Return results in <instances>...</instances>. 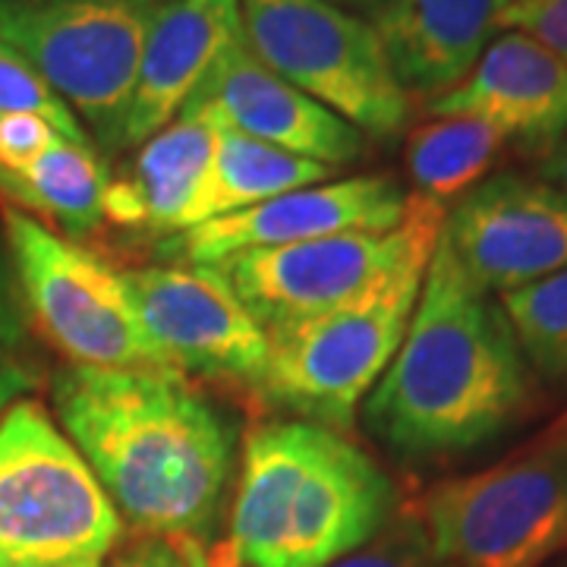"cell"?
Instances as JSON below:
<instances>
[{
  "label": "cell",
  "mask_w": 567,
  "mask_h": 567,
  "mask_svg": "<svg viewBox=\"0 0 567 567\" xmlns=\"http://www.w3.org/2000/svg\"><path fill=\"white\" fill-rule=\"evenodd\" d=\"M171 0H0V41L121 152L142 51Z\"/></svg>",
  "instance_id": "obj_6"
},
{
  "label": "cell",
  "mask_w": 567,
  "mask_h": 567,
  "mask_svg": "<svg viewBox=\"0 0 567 567\" xmlns=\"http://www.w3.org/2000/svg\"><path fill=\"white\" fill-rule=\"evenodd\" d=\"M511 0H388L372 17L388 61L410 99L454 89L502 29Z\"/></svg>",
  "instance_id": "obj_17"
},
{
  "label": "cell",
  "mask_w": 567,
  "mask_h": 567,
  "mask_svg": "<svg viewBox=\"0 0 567 567\" xmlns=\"http://www.w3.org/2000/svg\"><path fill=\"white\" fill-rule=\"evenodd\" d=\"M529 451H567V410L529 442Z\"/></svg>",
  "instance_id": "obj_30"
},
{
  "label": "cell",
  "mask_w": 567,
  "mask_h": 567,
  "mask_svg": "<svg viewBox=\"0 0 567 567\" xmlns=\"http://www.w3.org/2000/svg\"><path fill=\"white\" fill-rule=\"evenodd\" d=\"M502 29L524 32L567 63V0H511Z\"/></svg>",
  "instance_id": "obj_26"
},
{
  "label": "cell",
  "mask_w": 567,
  "mask_h": 567,
  "mask_svg": "<svg viewBox=\"0 0 567 567\" xmlns=\"http://www.w3.org/2000/svg\"><path fill=\"white\" fill-rule=\"evenodd\" d=\"M533 375L567 385V268L498 297Z\"/></svg>",
  "instance_id": "obj_22"
},
{
  "label": "cell",
  "mask_w": 567,
  "mask_h": 567,
  "mask_svg": "<svg viewBox=\"0 0 567 567\" xmlns=\"http://www.w3.org/2000/svg\"><path fill=\"white\" fill-rule=\"evenodd\" d=\"M324 181H334L331 167L287 155L275 145H265V142L224 126L215 162L208 167V177H205L196 203L189 205L177 234L189 230V227H199V224L240 215L246 208L278 199L284 193H293V189Z\"/></svg>",
  "instance_id": "obj_19"
},
{
  "label": "cell",
  "mask_w": 567,
  "mask_h": 567,
  "mask_svg": "<svg viewBox=\"0 0 567 567\" xmlns=\"http://www.w3.org/2000/svg\"><path fill=\"white\" fill-rule=\"evenodd\" d=\"M410 196L388 174H360L284 193L221 221L199 224L167 237L164 256L186 265H215L252 249L309 244L338 234H385L404 221Z\"/></svg>",
  "instance_id": "obj_12"
},
{
  "label": "cell",
  "mask_w": 567,
  "mask_h": 567,
  "mask_svg": "<svg viewBox=\"0 0 567 567\" xmlns=\"http://www.w3.org/2000/svg\"><path fill=\"white\" fill-rule=\"evenodd\" d=\"M439 567H546L567 555V451L442 480L416 498Z\"/></svg>",
  "instance_id": "obj_9"
},
{
  "label": "cell",
  "mask_w": 567,
  "mask_h": 567,
  "mask_svg": "<svg viewBox=\"0 0 567 567\" xmlns=\"http://www.w3.org/2000/svg\"><path fill=\"white\" fill-rule=\"evenodd\" d=\"M328 3L341 7V10H347V13H357V17H363V13L375 17V13L385 7L388 0H328Z\"/></svg>",
  "instance_id": "obj_32"
},
{
  "label": "cell",
  "mask_w": 567,
  "mask_h": 567,
  "mask_svg": "<svg viewBox=\"0 0 567 567\" xmlns=\"http://www.w3.org/2000/svg\"><path fill=\"white\" fill-rule=\"evenodd\" d=\"M3 244L25 316L70 365L174 369L145 331L126 275L114 265L10 205L3 208Z\"/></svg>",
  "instance_id": "obj_7"
},
{
  "label": "cell",
  "mask_w": 567,
  "mask_h": 567,
  "mask_svg": "<svg viewBox=\"0 0 567 567\" xmlns=\"http://www.w3.org/2000/svg\"><path fill=\"white\" fill-rule=\"evenodd\" d=\"M363 404L365 429L410 461L486 445L536 404L498 297L466 278L442 237L404 341Z\"/></svg>",
  "instance_id": "obj_2"
},
{
  "label": "cell",
  "mask_w": 567,
  "mask_h": 567,
  "mask_svg": "<svg viewBox=\"0 0 567 567\" xmlns=\"http://www.w3.org/2000/svg\"><path fill=\"white\" fill-rule=\"evenodd\" d=\"M63 136L35 114H0V171H22Z\"/></svg>",
  "instance_id": "obj_27"
},
{
  "label": "cell",
  "mask_w": 567,
  "mask_h": 567,
  "mask_svg": "<svg viewBox=\"0 0 567 567\" xmlns=\"http://www.w3.org/2000/svg\"><path fill=\"white\" fill-rule=\"evenodd\" d=\"M25 347H29V316L22 306L20 284H17L10 252L0 244V363L29 365L25 363Z\"/></svg>",
  "instance_id": "obj_28"
},
{
  "label": "cell",
  "mask_w": 567,
  "mask_h": 567,
  "mask_svg": "<svg viewBox=\"0 0 567 567\" xmlns=\"http://www.w3.org/2000/svg\"><path fill=\"white\" fill-rule=\"evenodd\" d=\"M240 13L252 54L363 136L388 142L410 126L413 99L372 22L328 0H240Z\"/></svg>",
  "instance_id": "obj_8"
},
{
  "label": "cell",
  "mask_w": 567,
  "mask_h": 567,
  "mask_svg": "<svg viewBox=\"0 0 567 567\" xmlns=\"http://www.w3.org/2000/svg\"><path fill=\"white\" fill-rule=\"evenodd\" d=\"M123 275L145 331L174 369L259 385L268 363V331L215 265H145Z\"/></svg>",
  "instance_id": "obj_10"
},
{
  "label": "cell",
  "mask_w": 567,
  "mask_h": 567,
  "mask_svg": "<svg viewBox=\"0 0 567 567\" xmlns=\"http://www.w3.org/2000/svg\"><path fill=\"white\" fill-rule=\"evenodd\" d=\"M425 114L483 121L546 162L567 140V63L524 32H502L464 80L425 102Z\"/></svg>",
  "instance_id": "obj_15"
},
{
  "label": "cell",
  "mask_w": 567,
  "mask_h": 567,
  "mask_svg": "<svg viewBox=\"0 0 567 567\" xmlns=\"http://www.w3.org/2000/svg\"><path fill=\"white\" fill-rule=\"evenodd\" d=\"M123 539V517L66 432L35 401H13L0 416V567H80Z\"/></svg>",
  "instance_id": "obj_5"
},
{
  "label": "cell",
  "mask_w": 567,
  "mask_h": 567,
  "mask_svg": "<svg viewBox=\"0 0 567 567\" xmlns=\"http://www.w3.org/2000/svg\"><path fill=\"white\" fill-rule=\"evenodd\" d=\"M221 133L208 111L186 104L177 121L136 148L133 174L107 183L104 221L174 237L203 189Z\"/></svg>",
  "instance_id": "obj_18"
},
{
  "label": "cell",
  "mask_w": 567,
  "mask_h": 567,
  "mask_svg": "<svg viewBox=\"0 0 567 567\" xmlns=\"http://www.w3.org/2000/svg\"><path fill=\"white\" fill-rule=\"evenodd\" d=\"M189 104L208 111L227 130L331 171L363 158V133L268 70L246 39L227 48Z\"/></svg>",
  "instance_id": "obj_14"
},
{
  "label": "cell",
  "mask_w": 567,
  "mask_h": 567,
  "mask_svg": "<svg viewBox=\"0 0 567 567\" xmlns=\"http://www.w3.org/2000/svg\"><path fill=\"white\" fill-rule=\"evenodd\" d=\"M507 148L505 136L473 117H432L410 130L404 148L406 174L416 196L432 203H457L486 181Z\"/></svg>",
  "instance_id": "obj_21"
},
{
  "label": "cell",
  "mask_w": 567,
  "mask_h": 567,
  "mask_svg": "<svg viewBox=\"0 0 567 567\" xmlns=\"http://www.w3.org/2000/svg\"><path fill=\"white\" fill-rule=\"evenodd\" d=\"M0 114H35L48 121L66 142L89 145V130L70 104L44 82L39 70L0 41Z\"/></svg>",
  "instance_id": "obj_23"
},
{
  "label": "cell",
  "mask_w": 567,
  "mask_h": 567,
  "mask_svg": "<svg viewBox=\"0 0 567 567\" xmlns=\"http://www.w3.org/2000/svg\"><path fill=\"white\" fill-rule=\"evenodd\" d=\"M35 385V372L32 365H3L0 363V416L3 410L20 398L22 391Z\"/></svg>",
  "instance_id": "obj_29"
},
{
  "label": "cell",
  "mask_w": 567,
  "mask_h": 567,
  "mask_svg": "<svg viewBox=\"0 0 567 567\" xmlns=\"http://www.w3.org/2000/svg\"><path fill=\"white\" fill-rule=\"evenodd\" d=\"M413 234L404 252L344 303L268 331V363L252 388L297 420L350 432L404 341L425 271L445 227L447 205L410 196Z\"/></svg>",
  "instance_id": "obj_4"
},
{
  "label": "cell",
  "mask_w": 567,
  "mask_h": 567,
  "mask_svg": "<svg viewBox=\"0 0 567 567\" xmlns=\"http://www.w3.org/2000/svg\"><path fill=\"white\" fill-rule=\"evenodd\" d=\"M331 567H439L416 502H401L363 546Z\"/></svg>",
  "instance_id": "obj_24"
},
{
  "label": "cell",
  "mask_w": 567,
  "mask_h": 567,
  "mask_svg": "<svg viewBox=\"0 0 567 567\" xmlns=\"http://www.w3.org/2000/svg\"><path fill=\"white\" fill-rule=\"evenodd\" d=\"M240 39V0H171L145 41L121 148H140L177 121L215 63Z\"/></svg>",
  "instance_id": "obj_16"
},
{
  "label": "cell",
  "mask_w": 567,
  "mask_h": 567,
  "mask_svg": "<svg viewBox=\"0 0 567 567\" xmlns=\"http://www.w3.org/2000/svg\"><path fill=\"white\" fill-rule=\"evenodd\" d=\"M442 244L492 297L567 268V193L543 177L495 174L445 212Z\"/></svg>",
  "instance_id": "obj_11"
},
{
  "label": "cell",
  "mask_w": 567,
  "mask_h": 567,
  "mask_svg": "<svg viewBox=\"0 0 567 567\" xmlns=\"http://www.w3.org/2000/svg\"><path fill=\"white\" fill-rule=\"evenodd\" d=\"M410 234L413 212L406 205L404 221L385 234L357 230L309 244L252 249L227 256L215 262V268L234 287L252 319L265 331H275L344 303L404 252Z\"/></svg>",
  "instance_id": "obj_13"
},
{
  "label": "cell",
  "mask_w": 567,
  "mask_h": 567,
  "mask_svg": "<svg viewBox=\"0 0 567 567\" xmlns=\"http://www.w3.org/2000/svg\"><path fill=\"white\" fill-rule=\"evenodd\" d=\"M215 567H240L237 565V558H234V551L227 548V543L215 546Z\"/></svg>",
  "instance_id": "obj_33"
},
{
  "label": "cell",
  "mask_w": 567,
  "mask_h": 567,
  "mask_svg": "<svg viewBox=\"0 0 567 567\" xmlns=\"http://www.w3.org/2000/svg\"><path fill=\"white\" fill-rule=\"evenodd\" d=\"M539 177L551 186H558L561 193H567V140L548 155L543 167H539Z\"/></svg>",
  "instance_id": "obj_31"
},
{
  "label": "cell",
  "mask_w": 567,
  "mask_h": 567,
  "mask_svg": "<svg viewBox=\"0 0 567 567\" xmlns=\"http://www.w3.org/2000/svg\"><path fill=\"white\" fill-rule=\"evenodd\" d=\"M107 183V167L89 145L61 140L22 171H0V196L82 240L104 224Z\"/></svg>",
  "instance_id": "obj_20"
},
{
  "label": "cell",
  "mask_w": 567,
  "mask_h": 567,
  "mask_svg": "<svg viewBox=\"0 0 567 567\" xmlns=\"http://www.w3.org/2000/svg\"><path fill=\"white\" fill-rule=\"evenodd\" d=\"M398 505L394 480L344 432L259 423L240 451L227 548L240 567H331Z\"/></svg>",
  "instance_id": "obj_3"
},
{
  "label": "cell",
  "mask_w": 567,
  "mask_h": 567,
  "mask_svg": "<svg viewBox=\"0 0 567 567\" xmlns=\"http://www.w3.org/2000/svg\"><path fill=\"white\" fill-rule=\"evenodd\" d=\"M51 401L133 533L203 539L212 529L237 435L181 369L63 365Z\"/></svg>",
  "instance_id": "obj_1"
},
{
  "label": "cell",
  "mask_w": 567,
  "mask_h": 567,
  "mask_svg": "<svg viewBox=\"0 0 567 567\" xmlns=\"http://www.w3.org/2000/svg\"><path fill=\"white\" fill-rule=\"evenodd\" d=\"M80 567H215V548H205L203 539L186 536L126 533L111 555Z\"/></svg>",
  "instance_id": "obj_25"
}]
</instances>
